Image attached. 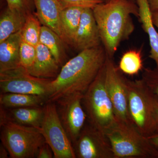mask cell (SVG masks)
Instances as JSON below:
<instances>
[{
  "label": "cell",
  "instance_id": "obj_34",
  "mask_svg": "<svg viewBox=\"0 0 158 158\" xmlns=\"http://www.w3.org/2000/svg\"><path fill=\"white\" fill-rule=\"evenodd\" d=\"M109 1V0H105V2H108V1ZM131 1H132L133 2H135V0H131Z\"/></svg>",
  "mask_w": 158,
  "mask_h": 158
},
{
  "label": "cell",
  "instance_id": "obj_33",
  "mask_svg": "<svg viewBox=\"0 0 158 158\" xmlns=\"http://www.w3.org/2000/svg\"><path fill=\"white\" fill-rule=\"evenodd\" d=\"M155 119L156 128V132L158 131V100L157 102L155 107Z\"/></svg>",
  "mask_w": 158,
  "mask_h": 158
},
{
  "label": "cell",
  "instance_id": "obj_13",
  "mask_svg": "<svg viewBox=\"0 0 158 158\" xmlns=\"http://www.w3.org/2000/svg\"><path fill=\"white\" fill-rule=\"evenodd\" d=\"M59 65L48 49L39 43L34 63L27 71L37 77L53 79L59 73Z\"/></svg>",
  "mask_w": 158,
  "mask_h": 158
},
{
  "label": "cell",
  "instance_id": "obj_32",
  "mask_svg": "<svg viewBox=\"0 0 158 158\" xmlns=\"http://www.w3.org/2000/svg\"><path fill=\"white\" fill-rule=\"evenodd\" d=\"M153 23L158 29V12H152Z\"/></svg>",
  "mask_w": 158,
  "mask_h": 158
},
{
  "label": "cell",
  "instance_id": "obj_18",
  "mask_svg": "<svg viewBox=\"0 0 158 158\" xmlns=\"http://www.w3.org/2000/svg\"><path fill=\"white\" fill-rule=\"evenodd\" d=\"M27 14L7 8L0 18V42L22 29Z\"/></svg>",
  "mask_w": 158,
  "mask_h": 158
},
{
  "label": "cell",
  "instance_id": "obj_27",
  "mask_svg": "<svg viewBox=\"0 0 158 158\" xmlns=\"http://www.w3.org/2000/svg\"><path fill=\"white\" fill-rule=\"evenodd\" d=\"M65 7L77 6L83 8L93 9L98 4L105 2V0H62Z\"/></svg>",
  "mask_w": 158,
  "mask_h": 158
},
{
  "label": "cell",
  "instance_id": "obj_15",
  "mask_svg": "<svg viewBox=\"0 0 158 158\" xmlns=\"http://www.w3.org/2000/svg\"><path fill=\"white\" fill-rule=\"evenodd\" d=\"M21 30L0 42V73L21 66L20 48Z\"/></svg>",
  "mask_w": 158,
  "mask_h": 158
},
{
  "label": "cell",
  "instance_id": "obj_19",
  "mask_svg": "<svg viewBox=\"0 0 158 158\" xmlns=\"http://www.w3.org/2000/svg\"><path fill=\"white\" fill-rule=\"evenodd\" d=\"M9 119L19 124L40 129L44 110L41 106L8 109Z\"/></svg>",
  "mask_w": 158,
  "mask_h": 158
},
{
  "label": "cell",
  "instance_id": "obj_16",
  "mask_svg": "<svg viewBox=\"0 0 158 158\" xmlns=\"http://www.w3.org/2000/svg\"><path fill=\"white\" fill-rule=\"evenodd\" d=\"M139 11V22L149 37L150 51L149 58L155 62L158 69V33L156 31L152 19V12L147 0H135Z\"/></svg>",
  "mask_w": 158,
  "mask_h": 158
},
{
  "label": "cell",
  "instance_id": "obj_12",
  "mask_svg": "<svg viewBox=\"0 0 158 158\" xmlns=\"http://www.w3.org/2000/svg\"><path fill=\"white\" fill-rule=\"evenodd\" d=\"M101 44V40L93 10L90 8H85L73 46L81 52Z\"/></svg>",
  "mask_w": 158,
  "mask_h": 158
},
{
  "label": "cell",
  "instance_id": "obj_2",
  "mask_svg": "<svg viewBox=\"0 0 158 158\" xmlns=\"http://www.w3.org/2000/svg\"><path fill=\"white\" fill-rule=\"evenodd\" d=\"M92 10L102 44L108 57L113 59L120 43L135 30L131 15L138 19V6L131 0H109Z\"/></svg>",
  "mask_w": 158,
  "mask_h": 158
},
{
  "label": "cell",
  "instance_id": "obj_25",
  "mask_svg": "<svg viewBox=\"0 0 158 158\" xmlns=\"http://www.w3.org/2000/svg\"><path fill=\"white\" fill-rule=\"evenodd\" d=\"M141 79L153 93L158 96V69L144 68Z\"/></svg>",
  "mask_w": 158,
  "mask_h": 158
},
{
  "label": "cell",
  "instance_id": "obj_31",
  "mask_svg": "<svg viewBox=\"0 0 158 158\" xmlns=\"http://www.w3.org/2000/svg\"><path fill=\"white\" fill-rule=\"evenodd\" d=\"M9 152L8 150L2 143L0 145V158H9Z\"/></svg>",
  "mask_w": 158,
  "mask_h": 158
},
{
  "label": "cell",
  "instance_id": "obj_22",
  "mask_svg": "<svg viewBox=\"0 0 158 158\" xmlns=\"http://www.w3.org/2000/svg\"><path fill=\"white\" fill-rule=\"evenodd\" d=\"M118 68L129 76L138 74L144 68L141 51L131 49L126 52L122 56Z\"/></svg>",
  "mask_w": 158,
  "mask_h": 158
},
{
  "label": "cell",
  "instance_id": "obj_35",
  "mask_svg": "<svg viewBox=\"0 0 158 158\" xmlns=\"http://www.w3.org/2000/svg\"><path fill=\"white\" fill-rule=\"evenodd\" d=\"M58 1H61V2H62V0H58Z\"/></svg>",
  "mask_w": 158,
  "mask_h": 158
},
{
  "label": "cell",
  "instance_id": "obj_5",
  "mask_svg": "<svg viewBox=\"0 0 158 158\" xmlns=\"http://www.w3.org/2000/svg\"><path fill=\"white\" fill-rule=\"evenodd\" d=\"M105 78L106 63L83 95L82 104L89 123L106 134L117 120L106 87Z\"/></svg>",
  "mask_w": 158,
  "mask_h": 158
},
{
  "label": "cell",
  "instance_id": "obj_14",
  "mask_svg": "<svg viewBox=\"0 0 158 158\" xmlns=\"http://www.w3.org/2000/svg\"><path fill=\"white\" fill-rule=\"evenodd\" d=\"M33 2L37 9V18L40 23L53 31L61 38L60 15L65 8L62 2L58 0H33Z\"/></svg>",
  "mask_w": 158,
  "mask_h": 158
},
{
  "label": "cell",
  "instance_id": "obj_7",
  "mask_svg": "<svg viewBox=\"0 0 158 158\" xmlns=\"http://www.w3.org/2000/svg\"><path fill=\"white\" fill-rule=\"evenodd\" d=\"M40 131L55 158H76L73 144L62 125L56 103L47 101Z\"/></svg>",
  "mask_w": 158,
  "mask_h": 158
},
{
  "label": "cell",
  "instance_id": "obj_6",
  "mask_svg": "<svg viewBox=\"0 0 158 158\" xmlns=\"http://www.w3.org/2000/svg\"><path fill=\"white\" fill-rule=\"evenodd\" d=\"M2 143L11 158H37L40 148L45 142L40 129L8 120L1 126Z\"/></svg>",
  "mask_w": 158,
  "mask_h": 158
},
{
  "label": "cell",
  "instance_id": "obj_30",
  "mask_svg": "<svg viewBox=\"0 0 158 158\" xmlns=\"http://www.w3.org/2000/svg\"><path fill=\"white\" fill-rule=\"evenodd\" d=\"M147 138L151 143L158 149V131L148 136Z\"/></svg>",
  "mask_w": 158,
  "mask_h": 158
},
{
  "label": "cell",
  "instance_id": "obj_9",
  "mask_svg": "<svg viewBox=\"0 0 158 158\" xmlns=\"http://www.w3.org/2000/svg\"><path fill=\"white\" fill-rule=\"evenodd\" d=\"M127 81L116 67L113 59L107 56L105 82L115 116L117 121L131 124L128 111Z\"/></svg>",
  "mask_w": 158,
  "mask_h": 158
},
{
  "label": "cell",
  "instance_id": "obj_3",
  "mask_svg": "<svg viewBox=\"0 0 158 158\" xmlns=\"http://www.w3.org/2000/svg\"><path fill=\"white\" fill-rule=\"evenodd\" d=\"M128 103L130 121L137 130L148 137L156 132L155 111L158 96L142 81L127 79Z\"/></svg>",
  "mask_w": 158,
  "mask_h": 158
},
{
  "label": "cell",
  "instance_id": "obj_1",
  "mask_svg": "<svg viewBox=\"0 0 158 158\" xmlns=\"http://www.w3.org/2000/svg\"><path fill=\"white\" fill-rule=\"evenodd\" d=\"M107 57L102 44L80 52L52 79L47 101L55 102L70 95H84L104 66Z\"/></svg>",
  "mask_w": 158,
  "mask_h": 158
},
{
  "label": "cell",
  "instance_id": "obj_8",
  "mask_svg": "<svg viewBox=\"0 0 158 158\" xmlns=\"http://www.w3.org/2000/svg\"><path fill=\"white\" fill-rule=\"evenodd\" d=\"M52 80L33 76L21 65L14 69L0 73L1 93L34 94L48 100Z\"/></svg>",
  "mask_w": 158,
  "mask_h": 158
},
{
  "label": "cell",
  "instance_id": "obj_17",
  "mask_svg": "<svg viewBox=\"0 0 158 158\" xmlns=\"http://www.w3.org/2000/svg\"><path fill=\"white\" fill-rule=\"evenodd\" d=\"M84 9L77 6H69L65 7L61 11L60 15L61 38L69 45H73Z\"/></svg>",
  "mask_w": 158,
  "mask_h": 158
},
{
  "label": "cell",
  "instance_id": "obj_24",
  "mask_svg": "<svg viewBox=\"0 0 158 158\" xmlns=\"http://www.w3.org/2000/svg\"><path fill=\"white\" fill-rule=\"evenodd\" d=\"M36 55V46L22 40L19 53L21 65L28 70L34 63Z\"/></svg>",
  "mask_w": 158,
  "mask_h": 158
},
{
  "label": "cell",
  "instance_id": "obj_4",
  "mask_svg": "<svg viewBox=\"0 0 158 158\" xmlns=\"http://www.w3.org/2000/svg\"><path fill=\"white\" fill-rule=\"evenodd\" d=\"M114 158H158V149L133 125L117 121L106 133Z\"/></svg>",
  "mask_w": 158,
  "mask_h": 158
},
{
  "label": "cell",
  "instance_id": "obj_21",
  "mask_svg": "<svg viewBox=\"0 0 158 158\" xmlns=\"http://www.w3.org/2000/svg\"><path fill=\"white\" fill-rule=\"evenodd\" d=\"M62 41L53 31L45 26H41L40 43L48 49L59 65L62 63L64 58Z\"/></svg>",
  "mask_w": 158,
  "mask_h": 158
},
{
  "label": "cell",
  "instance_id": "obj_29",
  "mask_svg": "<svg viewBox=\"0 0 158 158\" xmlns=\"http://www.w3.org/2000/svg\"><path fill=\"white\" fill-rule=\"evenodd\" d=\"M152 12H158V0H147Z\"/></svg>",
  "mask_w": 158,
  "mask_h": 158
},
{
  "label": "cell",
  "instance_id": "obj_28",
  "mask_svg": "<svg viewBox=\"0 0 158 158\" xmlns=\"http://www.w3.org/2000/svg\"><path fill=\"white\" fill-rule=\"evenodd\" d=\"M54 158V153L48 144L45 142L40 148L37 158Z\"/></svg>",
  "mask_w": 158,
  "mask_h": 158
},
{
  "label": "cell",
  "instance_id": "obj_10",
  "mask_svg": "<svg viewBox=\"0 0 158 158\" xmlns=\"http://www.w3.org/2000/svg\"><path fill=\"white\" fill-rule=\"evenodd\" d=\"M73 146L76 158H114L106 134L89 123L85 125Z\"/></svg>",
  "mask_w": 158,
  "mask_h": 158
},
{
  "label": "cell",
  "instance_id": "obj_26",
  "mask_svg": "<svg viewBox=\"0 0 158 158\" xmlns=\"http://www.w3.org/2000/svg\"><path fill=\"white\" fill-rule=\"evenodd\" d=\"M8 7L13 10L28 14L31 12L32 0H6Z\"/></svg>",
  "mask_w": 158,
  "mask_h": 158
},
{
  "label": "cell",
  "instance_id": "obj_23",
  "mask_svg": "<svg viewBox=\"0 0 158 158\" xmlns=\"http://www.w3.org/2000/svg\"><path fill=\"white\" fill-rule=\"evenodd\" d=\"M40 22L31 12L28 13L25 23L21 31L22 40L36 46L40 43L41 26Z\"/></svg>",
  "mask_w": 158,
  "mask_h": 158
},
{
  "label": "cell",
  "instance_id": "obj_20",
  "mask_svg": "<svg viewBox=\"0 0 158 158\" xmlns=\"http://www.w3.org/2000/svg\"><path fill=\"white\" fill-rule=\"evenodd\" d=\"M47 99L34 94H24L1 93L0 105L7 109L41 106Z\"/></svg>",
  "mask_w": 158,
  "mask_h": 158
},
{
  "label": "cell",
  "instance_id": "obj_11",
  "mask_svg": "<svg viewBox=\"0 0 158 158\" xmlns=\"http://www.w3.org/2000/svg\"><path fill=\"white\" fill-rule=\"evenodd\" d=\"M83 97L74 94L55 102L59 118L72 144L78 138L88 119L82 104Z\"/></svg>",
  "mask_w": 158,
  "mask_h": 158
}]
</instances>
